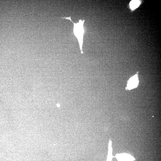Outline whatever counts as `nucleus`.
<instances>
[{"label": "nucleus", "instance_id": "f03ea898", "mask_svg": "<svg viewBox=\"0 0 161 161\" xmlns=\"http://www.w3.org/2000/svg\"><path fill=\"white\" fill-rule=\"evenodd\" d=\"M115 157L118 161H133L135 160L133 156L126 153L117 154Z\"/></svg>", "mask_w": 161, "mask_h": 161}, {"label": "nucleus", "instance_id": "20e7f679", "mask_svg": "<svg viewBox=\"0 0 161 161\" xmlns=\"http://www.w3.org/2000/svg\"><path fill=\"white\" fill-rule=\"evenodd\" d=\"M140 1L138 0H132L130 3V7L134 10L140 4Z\"/></svg>", "mask_w": 161, "mask_h": 161}, {"label": "nucleus", "instance_id": "7ed1b4c3", "mask_svg": "<svg viewBox=\"0 0 161 161\" xmlns=\"http://www.w3.org/2000/svg\"><path fill=\"white\" fill-rule=\"evenodd\" d=\"M138 83V79L137 75L131 78L129 80L127 85L128 89H131L136 87Z\"/></svg>", "mask_w": 161, "mask_h": 161}, {"label": "nucleus", "instance_id": "f257e3e1", "mask_svg": "<svg viewBox=\"0 0 161 161\" xmlns=\"http://www.w3.org/2000/svg\"><path fill=\"white\" fill-rule=\"evenodd\" d=\"M62 18L69 20L73 24V32L78 42L80 49L81 54L83 53L82 47L83 44V35L85 30L83 27L85 20L80 19L79 22H74L71 19V17H62Z\"/></svg>", "mask_w": 161, "mask_h": 161}, {"label": "nucleus", "instance_id": "39448f33", "mask_svg": "<svg viewBox=\"0 0 161 161\" xmlns=\"http://www.w3.org/2000/svg\"><path fill=\"white\" fill-rule=\"evenodd\" d=\"M110 152L109 153L108 156V160L107 161H111L112 158V149L110 148Z\"/></svg>", "mask_w": 161, "mask_h": 161}]
</instances>
